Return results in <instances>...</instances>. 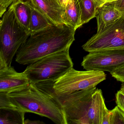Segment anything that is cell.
Returning <instances> with one entry per match:
<instances>
[{"label":"cell","instance_id":"23","mask_svg":"<svg viewBox=\"0 0 124 124\" xmlns=\"http://www.w3.org/2000/svg\"><path fill=\"white\" fill-rule=\"evenodd\" d=\"M106 4L112 6L124 13V0H120Z\"/></svg>","mask_w":124,"mask_h":124},{"label":"cell","instance_id":"16","mask_svg":"<svg viewBox=\"0 0 124 124\" xmlns=\"http://www.w3.org/2000/svg\"><path fill=\"white\" fill-rule=\"evenodd\" d=\"M25 113L15 108H0V124H24Z\"/></svg>","mask_w":124,"mask_h":124},{"label":"cell","instance_id":"2","mask_svg":"<svg viewBox=\"0 0 124 124\" xmlns=\"http://www.w3.org/2000/svg\"><path fill=\"white\" fill-rule=\"evenodd\" d=\"M14 104L23 112L37 114L56 124H66L60 104L49 93L30 83L24 87L7 93Z\"/></svg>","mask_w":124,"mask_h":124},{"label":"cell","instance_id":"11","mask_svg":"<svg viewBox=\"0 0 124 124\" xmlns=\"http://www.w3.org/2000/svg\"><path fill=\"white\" fill-rule=\"evenodd\" d=\"M105 104L102 91L96 89L92 95L90 104L83 124H101Z\"/></svg>","mask_w":124,"mask_h":124},{"label":"cell","instance_id":"18","mask_svg":"<svg viewBox=\"0 0 124 124\" xmlns=\"http://www.w3.org/2000/svg\"><path fill=\"white\" fill-rule=\"evenodd\" d=\"M111 111L109 124H124V112L117 106Z\"/></svg>","mask_w":124,"mask_h":124},{"label":"cell","instance_id":"21","mask_svg":"<svg viewBox=\"0 0 124 124\" xmlns=\"http://www.w3.org/2000/svg\"><path fill=\"white\" fill-rule=\"evenodd\" d=\"M116 103L117 106L124 112V94L120 90L116 93Z\"/></svg>","mask_w":124,"mask_h":124},{"label":"cell","instance_id":"7","mask_svg":"<svg viewBox=\"0 0 124 124\" xmlns=\"http://www.w3.org/2000/svg\"><path fill=\"white\" fill-rule=\"evenodd\" d=\"M88 52L124 49V14L93 35L82 46Z\"/></svg>","mask_w":124,"mask_h":124},{"label":"cell","instance_id":"22","mask_svg":"<svg viewBox=\"0 0 124 124\" xmlns=\"http://www.w3.org/2000/svg\"><path fill=\"white\" fill-rule=\"evenodd\" d=\"M111 111L107 108L105 105L102 114V123L101 124H109Z\"/></svg>","mask_w":124,"mask_h":124},{"label":"cell","instance_id":"6","mask_svg":"<svg viewBox=\"0 0 124 124\" xmlns=\"http://www.w3.org/2000/svg\"><path fill=\"white\" fill-rule=\"evenodd\" d=\"M96 87L79 91L68 95H51L60 104L66 124H83Z\"/></svg>","mask_w":124,"mask_h":124},{"label":"cell","instance_id":"8","mask_svg":"<svg viewBox=\"0 0 124 124\" xmlns=\"http://www.w3.org/2000/svg\"><path fill=\"white\" fill-rule=\"evenodd\" d=\"M81 66L86 70L107 71L111 74L124 66V49L89 52L83 57Z\"/></svg>","mask_w":124,"mask_h":124},{"label":"cell","instance_id":"25","mask_svg":"<svg viewBox=\"0 0 124 124\" xmlns=\"http://www.w3.org/2000/svg\"><path fill=\"white\" fill-rule=\"evenodd\" d=\"M121 92H122L124 94V82L122 84V87L120 88V90Z\"/></svg>","mask_w":124,"mask_h":124},{"label":"cell","instance_id":"14","mask_svg":"<svg viewBox=\"0 0 124 124\" xmlns=\"http://www.w3.org/2000/svg\"><path fill=\"white\" fill-rule=\"evenodd\" d=\"M10 6L13 9L18 21L27 33L30 34V23L31 12L29 6L23 0H14Z\"/></svg>","mask_w":124,"mask_h":124},{"label":"cell","instance_id":"10","mask_svg":"<svg viewBox=\"0 0 124 124\" xmlns=\"http://www.w3.org/2000/svg\"><path fill=\"white\" fill-rule=\"evenodd\" d=\"M38 9L54 24H64L65 8L59 0H23Z\"/></svg>","mask_w":124,"mask_h":124},{"label":"cell","instance_id":"20","mask_svg":"<svg viewBox=\"0 0 124 124\" xmlns=\"http://www.w3.org/2000/svg\"><path fill=\"white\" fill-rule=\"evenodd\" d=\"M117 81L124 82V66L111 74Z\"/></svg>","mask_w":124,"mask_h":124},{"label":"cell","instance_id":"24","mask_svg":"<svg viewBox=\"0 0 124 124\" xmlns=\"http://www.w3.org/2000/svg\"><path fill=\"white\" fill-rule=\"evenodd\" d=\"M45 123L40 120H31L29 119L24 120V124H42Z\"/></svg>","mask_w":124,"mask_h":124},{"label":"cell","instance_id":"1","mask_svg":"<svg viewBox=\"0 0 124 124\" xmlns=\"http://www.w3.org/2000/svg\"><path fill=\"white\" fill-rule=\"evenodd\" d=\"M75 30L65 24H52L30 34L16 53V61L27 65L70 46L75 40Z\"/></svg>","mask_w":124,"mask_h":124},{"label":"cell","instance_id":"26","mask_svg":"<svg viewBox=\"0 0 124 124\" xmlns=\"http://www.w3.org/2000/svg\"><path fill=\"white\" fill-rule=\"evenodd\" d=\"M118 0H109L108 2V3H107L112 2H115V1H118Z\"/></svg>","mask_w":124,"mask_h":124},{"label":"cell","instance_id":"13","mask_svg":"<svg viewBox=\"0 0 124 124\" xmlns=\"http://www.w3.org/2000/svg\"><path fill=\"white\" fill-rule=\"evenodd\" d=\"M82 11L78 0H69L65 8L63 22L75 30L81 27Z\"/></svg>","mask_w":124,"mask_h":124},{"label":"cell","instance_id":"15","mask_svg":"<svg viewBox=\"0 0 124 124\" xmlns=\"http://www.w3.org/2000/svg\"><path fill=\"white\" fill-rule=\"evenodd\" d=\"M25 2L29 5L31 9V18L30 23V34L42 30L52 24H54L38 9L31 4L26 1Z\"/></svg>","mask_w":124,"mask_h":124},{"label":"cell","instance_id":"9","mask_svg":"<svg viewBox=\"0 0 124 124\" xmlns=\"http://www.w3.org/2000/svg\"><path fill=\"white\" fill-rule=\"evenodd\" d=\"M31 83L26 74L16 71L13 67H0V92L8 93Z\"/></svg>","mask_w":124,"mask_h":124},{"label":"cell","instance_id":"4","mask_svg":"<svg viewBox=\"0 0 124 124\" xmlns=\"http://www.w3.org/2000/svg\"><path fill=\"white\" fill-rule=\"evenodd\" d=\"M29 35L10 6L0 20V67L11 66L14 57Z\"/></svg>","mask_w":124,"mask_h":124},{"label":"cell","instance_id":"19","mask_svg":"<svg viewBox=\"0 0 124 124\" xmlns=\"http://www.w3.org/2000/svg\"><path fill=\"white\" fill-rule=\"evenodd\" d=\"M14 0H0V16L1 18Z\"/></svg>","mask_w":124,"mask_h":124},{"label":"cell","instance_id":"3","mask_svg":"<svg viewBox=\"0 0 124 124\" xmlns=\"http://www.w3.org/2000/svg\"><path fill=\"white\" fill-rule=\"evenodd\" d=\"M104 72L78 71L72 68L54 81L43 82L36 85L45 92L56 96L68 95L79 91L96 87L106 79Z\"/></svg>","mask_w":124,"mask_h":124},{"label":"cell","instance_id":"17","mask_svg":"<svg viewBox=\"0 0 124 124\" xmlns=\"http://www.w3.org/2000/svg\"><path fill=\"white\" fill-rule=\"evenodd\" d=\"M82 11L81 25L96 17L98 8L94 0H78Z\"/></svg>","mask_w":124,"mask_h":124},{"label":"cell","instance_id":"5","mask_svg":"<svg viewBox=\"0 0 124 124\" xmlns=\"http://www.w3.org/2000/svg\"><path fill=\"white\" fill-rule=\"evenodd\" d=\"M70 48L46 56L29 64L24 72L31 83L54 81L73 68Z\"/></svg>","mask_w":124,"mask_h":124},{"label":"cell","instance_id":"12","mask_svg":"<svg viewBox=\"0 0 124 124\" xmlns=\"http://www.w3.org/2000/svg\"><path fill=\"white\" fill-rule=\"evenodd\" d=\"M124 14L123 12L108 4L98 8L96 16L97 32L111 24Z\"/></svg>","mask_w":124,"mask_h":124}]
</instances>
